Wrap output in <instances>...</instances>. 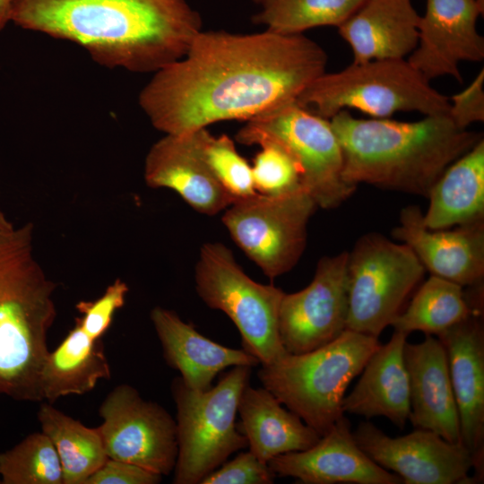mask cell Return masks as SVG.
<instances>
[{"mask_svg": "<svg viewBox=\"0 0 484 484\" xmlns=\"http://www.w3.org/2000/svg\"><path fill=\"white\" fill-rule=\"evenodd\" d=\"M326 64L324 48L303 34L202 30L182 58L154 73L139 105L164 134L246 122L297 102Z\"/></svg>", "mask_w": 484, "mask_h": 484, "instance_id": "obj_1", "label": "cell"}, {"mask_svg": "<svg viewBox=\"0 0 484 484\" xmlns=\"http://www.w3.org/2000/svg\"><path fill=\"white\" fill-rule=\"evenodd\" d=\"M11 22L71 41L106 68L155 73L202 31L188 0H13Z\"/></svg>", "mask_w": 484, "mask_h": 484, "instance_id": "obj_2", "label": "cell"}, {"mask_svg": "<svg viewBox=\"0 0 484 484\" xmlns=\"http://www.w3.org/2000/svg\"><path fill=\"white\" fill-rule=\"evenodd\" d=\"M330 123L341 147L346 182L425 197L446 168L481 139L448 115L402 122L362 119L342 110Z\"/></svg>", "mask_w": 484, "mask_h": 484, "instance_id": "obj_3", "label": "cell"}, {"mask_svg": "<svg viewBox=\"0 0 484 484\" xmlns=\"http://www.w3.org/2000/svg\"><path fill=\"white\" fill-rule=\"evenodd\" d=\"M34 226L0 232V398L42 402L39 376L56 308V283L34 255Z\"/></svg>", "mask_w": 484, "mask_h": 484, "instance_id": "obj_4", "label": "cell"}, {"mask_svg": "<svg viewBox=\"0 0 484 484\" xmlns=\"http://www.w3.org/2000/svg\"><path fill=\"white\" fill-rule=\"evenodd\" d=\"M379 345L378 338L346 329L314 350L286 353L262 366L257 376L282 405L322 436L344 416L347 387Z\"/></svg>", "mask_w": 484, "mask_h": 484, "instance_id": "obj_5", "label": "cell"}, {"mask_svg": "<svg viewBox=\"0 0 484 484\" xmlns=\"http://www.w3.org/2000/svg\"><path fill=\"white\" fill-rule=\"evenodd\" d=\"M297 104L328 120L348 108L389 118L399 112L448 115L450 107L449 99L405 59L352 63L324 73L303 91Z\"/></svg>", "mask_w": 484, "mask_h": 484, "instance_id": "obj_6", "label": "cell"}, {"mask_svg": "<svg viewBox=\"0 0 484 484\" xmlns=\"http://www.w3.org/2000/svg\"><path fill=\"white\" fill-rule=\"evenodd\" d=\"M251 368L233 367L214 386L203 392L189 388L180 376L172 380L177 441L173 483L200 484L229 455L247 446L236 418Z\"/></svg>", "mask_w": 484, "mask_h": 484, "instance_id": "obj_7", "label": "cell"}, {"mask_svg": "<svg viewBox=\"0 0 484 484\" xmlns=\"http://www.w3.org/2000/svg\"><path fill=\"white\" fill-rule=\"evenodd\" d=\"M195 290L212 309L222 311L236 325L243 350L268 366L288 353L279 333L284 291L252 280L232 251L220 242H206L194 270Z\"/></svg>", "mask_w": 484, "mask_h": 484, "instance_id": "obj_8", "label": "cell"}, {"mask_svg": "<svg viewBox=\"0 0 484 484\" xmlns=\"http://www.w3.org/2000/svg\"><path fill=\"white\" fill-rule=\"evenodd\" d=\"M426 269L404 243L363 235L348 253L346 329L378 338L402 312Z\"/></svg>", "mask_w": 484, "mask_h": 484, "instance_id": "obj_9", "label": "cell"}, {"mask_svg": "<svg viewBox=\"0 0 484 484\" xmlns=\"http://www.w3.org/2000/svg\"><path fill=\"white\" fill-rule=\"evenodd\" d=\"M273 141L282 145L301 170L303 188L323 209L340 206L356 190L343 178V156L330 120L297 102L249 121L236 141L245 145Z\"/></svg>", "mask_w": 484, "mask_h": 484, "instance_id": "obj_10", "label": "cell"}, {"mask_svg": "<svg viewBox=\"0 0 484 484\" xmlns=\"http://www.w3.org/2000/svg\"><path fill=\"white\" fill-rule=\"evenodd\" d=\"M317 207L303 187L276 196L256 193L235 200L221 220L238 247L272 280L300 259L307 223Z\"/></svg>", "mask_w": 484, "mask_h": 484, "instance_id": "obj_11", "label": "cell"}, {"mask_svg": "<svg viewBox=\"0 0 484 484\" xmlns=\"http://www.w3.org/2000/svg\"><path fill=\"white\" fill-rule=\"evenodd\" d=\"M96 428L108 458L169 475L177 456L176 420L159 403L127 385H117L99 409Z\"/></svg>", "mask_w": 484, "mask_h": 484, "instance_id": "obj_12", "label": "cell"}, {"mask_svg": "<svg viewBox=\"0 0 484 484\" xmlns=\"http://www.w3.org/2000/svg\"><path fill=\"white\" fill-rule=\"evenodd\" d=\"M347 260L348 252L322 257L306 288L284 293L279 312V333L288 353L314 350L346 330Z\"/></svg>", "mask_w": 484, "mask_h": 484, "instance_id": "obj_13", "label": "cell"}, {"mask_svg": "<svg viewBox=\"0 0 484 484\" xmlns=\"http://www.w3.org/2000/svg\"><path fill=\"white\" fill-rule=\"evenodd\" d=\"M359 447L378 465L394 471L405 484L474 483L469 477L472 458L461 443L448 442L422 428L391 437L373 423L361 422L353 432Z\"/></svg>", "mask_w": 484, "mask_h": 484, "instance_id": "obj_14", "label": "cell"}, {"mask_svg": "<svg viewBox=\"0 0 484 484\" xmlns=\"http://www.w3.org/2000/svg\"><path fill=\"white\" fill-rule=\"evenodd\" d=\"M484 8L476 0H427L419 22V40L407 59L428 81L462 77L459 64L484 59V39L476 23Z\"/></svg>", "mask_w": 484, "mask_h": 484, "instance_id": "obj_15", "label": "cell"}, {"mask_svg": "<svg viewBox=\"0 0 484 484\" xmlns=\"http://www.w3.org/2000/svg\"><path fill=\"white\" fill-rule=\"evenodd\" d=\"M448 359L462 444L472 458L474 480L484 477V329L480 309L439 333Z\"/></svg>", "mask_w": 484, "mask_h": 484, "instance_id": "obj_16", "label": "cell"}, {"mask_svg": "<svg viewBox=\"0 0 484 484\" xmlns=\"http://www.w3.org/2000/svg\"><path fill=\"white\" fill-rule=\"evenodd\" d=\"M275 476L303 484H401L402 480L376 463L357 444L342 416L308 449L280 454L268 462Z\"/></svg>", "mask_w": 484, "mask_h": 484, "instance_id": "obj_17", "label": "cell"}, {"mask_svg": "<svg viewBox=\"0 0 484 484\" xmlns=\"http://www.w3.org/2000/svg\"><path fill=\"white\" fill-rule=\"evenodd\" d=\"M392 236L406 244L424 268L462 287L482 284L484 278V220L456 226L454 229H429L418 205L400 213Z\"/></svg>", "mask_w": 484, "mask_h": 484, "instance_id": "obj_18", "label": "cell"}, {"mask_svg": "<svg viewBox=\"0 0 484 484\" xmlns=\"http://www.w3.org/2000/svg\"><path fill=\"white\" fill-rule=\"evenodd\" d=\"M144 179L150 187L175 191L193 209L207 215L234 202L204 161L197 130L164 134L154 143L145 158Z\"/></svg>", "mask_w": 484, "mask_h": 484, "instance_id": "obj_19", "label": "cell"}, {"mask_svg": "<svg viewBox=\"0 0 484 484\" xmlns=\"http://www.w3.org/2000/svg\"><path fill=\"white\" fill-rule=\"evenodd\" d=\"M403 356L410 382L409 420L415 428L431 430L448 442L462 444L458 410L443 343L426 334L419 343L406 341Z\"/></svg>", "mask_w": 484, "mask_h": 484, "instance_id": "obj_20", "label": "cell"}, {"mask_svg": "<svg viewBox=\"0 0 484 484\" xmlns=\"http://www.w3.org/2000/svg\"><path fill=\"white\" fill-rule=\"evenodd\" d=\"M150 317L167 364L194 391L212 387L217 375L229 367L260 364L243 349L229 348L203 336L173 310L155 307Z\"/></svg>", "mask_w": 484, "mask_h": 484, "instance_id": "obj_21", "label": "cell"}, {"mask_svg": "<svg viewBox=\"0 0 484 484\" xmlns=\"http://www.w3.org/2000/svg\"><path fill=\"white\" fill-rule=\"evenodd\" d=\"M419 19L411 0H364L337 28L353 63L405 59L417 47Z\"/></svg>", "mask_w": 484, "mask_h": 484, "instance_id": "obj_22", "label": "cell"}, {"mask_svg": "<svg viewBox=\"0 0 484 484\" xmlns=\"http://www.w3.org/2000/svg\"><path fill=\"white\" fill-rule=\"evenodd\" d=\"M408 334L394 331L367 361L351 393L344 396L342 411L367 419L385 417L403 428L411 411L410 382L403 350Z\"/></svg>", "mask_w": 484, "mask_h": 484, "instance_id": "obj_23", "label": "cell"}, {"mask_svg": "<svg viewBox=\"0 0 484 484\" xmlns=\"http://www.w3.org/2000/svg\"><path fill=\"white\" fill-rule=\"evenodd\" d=\"M238 414V428L246 436L249 450L266 463L280 454L308 449L321 437L264 386L246 385Z\"/></svg>", "mask_w": 484, "mask_h": 484, "instance_id": "obj_24", "label": "cell"}, {"mask_svg": "<svg viewBox=\"0 0 484 484\" xmlns=\"http://www.w3.org/2000/svg\"><path fill=\"white\" fill-rule=\"evenodd\" d=\"M423 214L429 229L484 220V140L451 163L431 187Z\"/></svg>", "mask_w": 484, "mask_h": 484, "instance_id": "obj_25", "label": "cell"}, {"mask_svg": "<svg viewBox=\"0 0 484 484\" xmlns=\"http://www.w3.org/2000/svg\"><path fill=\"white\" fill-rule=\"evenodd\" d=\"M111 370L101 341L91 340L75 323L74 327L47 355L39 376L44 400L55 402L63 396L82 395L109 379Z\"/></svg>", "mask_w": 484, "mask_h": 484, "instance_id": "obj_26", "label": "cell"}, {"mask_svg": "<svg viewBox=\"0 0 484 484\" xmlns=\"http://www.w3.org/2000/svg\"><path fill=\"white\" fill-rule=\"evenodd\" d=\"M37 417L57 452L64 484H84L108 459L96 428L84 426L49 402L40 405Z\"/></svg>", "mask_w": 484, "mask_h": 484, "instance_id": "obj_27", "label": "cell"}, {"mask_svg": "<svg viewBox=\"0 0 484 484\" xmlns=\"http://www.w3.org/2000/svg\"><path fill=\"white\" fill-rule=\"evenodd\" d=\"M477 309H482V303L469 299L461 285L431 275L391 325L408 335L416 331L438 335Z\"/></svg>", "mask_w": 484, "mask_h": 484, "instance_id": "obj_28", "label": "cell"}, {"mask_svg": "<svg viewBox=\"0 0 484 484\" xmlns=\"http://www.w3.org/2000/svg\"><path fill=\"white\" fill-rule=\"evenodd\" d=\"M364 0H266L253 16L255 24L283 35L322 26L339 27Z\"/></svg>", "mask_w": 484, "mask_h": 484, "instance_id": "obj_29", "label": "cell"}, {"mask_svg": "<svg viewBox=\"0 0 484 484\" xmlns=\"http://www.w3.org/2000/svg\"><path fill=\"white\" fill-rule=\"evenodd\" d=\"M0 478L3 484H64L57 452L42 431L0 453Z\"/></svg>", "mask_w": 484, "mask_h": 484, "instance_id": "obj_30", "label": "cell"}, {"mask_svg": "<svg viewBox=\"0 0 484 484\" xmlns=\"http://www.w3.org/2000/svg\"><path fill=\"white\" fill-rule=\"evenodd\" d=\"M201 152L210 170L235 200L256 194L248 162L228 135L212 136L206 128L197 130Z\"/></svg>", "mask_w": 484, "mask_h": 484, "instance_id": "obj_31", "label": "cell"}, {"mask_svg": "<svg viewBox=\"0 0 484 484\" xmlns=\"http://www.w3.org/2000/svg\"><path fill=\"white\" fill-rule=\"evenodd\" d=\"M253 160L252 176L256 193L276 196L302 188L301 170L292 155L280 143L263 141Z\"/></svg>", "mask_w": 484, "mask_h": 484, "instance_id": "obj_32", "label": "cell"}, {"mask_svg": "<svg viewBox=\"0 0 484 484\" xmlns=\"http://www.w3.org/2000/svg\"><path fill=\"white\" fill-rule=\"evenodd\" d=\"M128 290L127 284L117 279L97 299L79 301L75 308L82 315L75 318V323L91 340L99 341L109 329L116 312L125 305Z\"/></svg>", "mask_w": 484, "mask_h": 484, "instance_id": "obj_33", "label": "cell"}, {"mask_svg": "<svg viewBox=\"0 0 484 484\" xmlns=\"http://www.w3.org/2000/svg\"><path fill=\"white\" fill-rule=\"evenodd\" d=\"M220 466L205 476L200 484H272L275 478L268 463L250 450L239 453Z\"/></svg>", "mask_w": 484, "mask_h": 484, "instance_id": "obj_34", "label": "cell"}, {"mask_svg": "<svg viewBox=\"0 0 484 484\" xmlns=\"http://www.w3.org/2000/svg\"><path fill=\"white\" fill-rule=\"evenodd\" d=\"M484 70L461 92L450 99L448 117L460 128L466 129L471 124L484 121Z\"/></svg>", "mask_w": 484, "mask_h": 484, "instance_id": "obj_35", "label": "cell"}, {"mask_svg": "<svg viewBox=\"0 0 484 484\" xmlns=\"http://www.w3.org/2000/svg\"><path fill=\"white\" fill-rule=\"evenodd\" d=\"M162 476L137 465L108 458L84 484H158Z\"/></svg>", "mask_w": 484, "mask_h": 484, "instance_id": "obj_36", "label": "cell"}, {"mask_svg": "<svg viewBox=\"0 0 484 484\" xmlns=\"http://www.w3.org/2000/svg\"><path fill=\"white\" fill-rule=\"evenodd\" d=\"M13 0H0V31L11 22V12Z\"/></svg>", "mask_w": 484, "mask_h": 484, "instance_id": "obj_37", "label": "cell"}, {"mask_svg": "<svg viewBox=\"0 0 484 484\" xmlns=\"http://www.w3.org/2000/svg\"><path fill=\"white\" fill-rule=\"evenodd\" d=\"M14 226L13 223L6 218L4 213L0 210V232L9 231L13 229Z\"/></svg>", "mask_w": 484, "mask_h": 484, "instance_id": "obj_38", "label": "cell"}, {"mask_svg": "<svg viewBox=\"0 0 484 484\" xmlns=\"http://www.w3.org/2000/svg\"><path fill=\"white\" fill-rule=\"evenodd\" d=\"M266 0H254V2L258 4V5H262Z\"/></svg>", "mask_w": 484, "mask_h": 484, "instance_id": "obj_39", "label": "cell"}, {"mask_svg": "<svg viewBox=\"0 0 484 484\" xmlns=\"http://www.w3.org/2000/svg\"><path fill=\"white\" fill-rule=\"evenodd\" d=\"M476 1L479 3V4H480L481 7L484 8V0H476Z\"/></svg>", "mask_w": 484, "mask_h": 484, "instance_id": "obj_40", "label": "cell"}]
</instances>
